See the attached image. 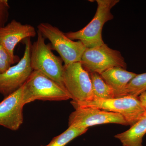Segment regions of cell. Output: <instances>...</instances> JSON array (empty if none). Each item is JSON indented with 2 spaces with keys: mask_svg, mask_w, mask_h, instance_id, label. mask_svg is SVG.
Here are the masks:
<instances>
[{
  "mask_svg": "<svg viewBox=\"0 0 146 146\" xmlns=\"http://www.w3.org/2000/svg\"><path fill=\"white\" fill-rule=\"evenodd\" d=\"M9 9L7 0H0V29L5 26L8 20Z\"/></svg>",
  "mask_w": 146,
  "mask_h": 146,
  "instance_id": "cell-18",
  "label": "cell"
},
{
  "mask_svg": "<svg viewBox=\"0 0 146 146\" xmlns=\"http://www.w3.org/2000/svg\"><path fill=\"white\" fill-rule=\"evenodd\" d=\"M92 84L94 99H109L115 98L113 89L98 73H89Z\"/></svg>",
  "mask_w": 146,
  "mask_h": 146,
  "instance_id": "cell-14",
  "label": "cell"
},
{
  "mask_svg": "<svg viewBox=\"0 0 146 146\" xmlns=\"http://www.w3.org/2000/svg\"><path fill=\"white\" fill-rule=\"evenodd\" d=\"M88 128L69 127L65 131L54 137L50 142L45 146H65L76 137L86 133Z\"/></svg>",
  "mask_w": 146,
  "mask_h": 146,
  "instance_id": "cell-15",
  "label": "cell"
},
{
  "mask_svg": "<svg viewBox=\"0 0 146 146\" xmlns=\"http://www.w3.org/2000/svg\"><path fill=\"white\" fill-rule=\"evenodd\" d=\"M96 12L92 21L83 29L76 32L65 33L72 40L82 42L86 48H92L104 44L102 38V30L104 25L114 18L111 12L112 7L119 0H97Z\"/></svg>",
  "mask_w": 146,
  "mask_h": 146,
  "instance_id": "cell-2",
  "label": "cell"
},
{
  "mask_svg": "<svg viewBox=\"0 0 146 146\" xmlns=\"http://www.w3.org/2000/svg\"><path fill=\"white\" fill-rule=\"evenodd\" d=\"M138 98L141 102V104L146 111V91L141 94L138 96Z\"/></svg>",
  "mask_w": 146,
  "mask_h": 146,
  "instance_id": "cell-19",
  "label": "cell"
},
{
  "mask_svg": "<svg viewBox=\"0 0 146 146\" xmlns=\"http://www.w3.org/2000/svg\"><path fill=\"white\" fill-rule=\"evenodd\" d=\"M37 29L45 39L49 40L51 48L59 54L64 65L80 62L86 48L82 42L70 39L58 28L48 23L39 24Z\"/></svg>",
  "mask_w": 146,
  "mask_h": 146,
  "instance_id": "cell-5",
  "label": "cell"
},
{
  "mask_svg": "<svg viewBox=\"0 0 146 146\" xmlns=\"http://www.w3.org/2000/svg\"><path fill=\"white\" fill-rule=\"evenodd\" d=\"M68 119V126L88 128L89 127L107 123L129 125L122 115L103 110L91 107L75 108Z\"/></svg>",
  "mask_w": 146,
  "mask_h": 146,
  "instance_id": "cell-9",
  "label": "cell"
},
{
  "mask_svg": "<svg viewBox=\"0 0 146 146\" xmlns=\"http://www.w3.org/2000/svg\"><path fill=\"white\" fill-rule=\"evenodd\" d=\"M63 79L73 101L82 103L94 100L90 75L80 62L64 65Z\"/></svg>",
  "mask_w": 146,
  "mask_h": 146,
  "instance_id": "cell-6",
  "label": "cell"
},
{
  "mask_svg": "<svg viewBox=\"0 0 146 146\" xmlns=\"http://www.w3.org/2000/svg\"><path fill=\"white\" fill-rule=\"evenodd\" d=\"M15 64L7 51L0 44V74L5 72Z\"/></svg>",
  "mask_w": 146,
  "mask_h": 146,
  "instance_id": "cell-17",
  "label": "cell"
},
{
  "mask_svg": "<svg viewBox=\"0 0 146 146\" xmlns=\"http://www.w3.org/2000/svg\"><path fill=\"white\" fill-rule=\"evenodd\" d=\"M24 106L22 86L0 102V125L11 130H18L23 123Z\"/></svg>",
  "mask_w": 146,
  "mask_h": 146,
  "instance_id": "cell-11",
  "label": "cell"
},
{
  "mask_svg": "<svg viewBox=\"0 0 146 146\" xmlns=\"http://www.w3.org/2000/svg\"><path fill=\"white\" fill-rule=\"evenodd\" d=\"M146 133V111L130 128L115 136L123 146H143V139Z\"/></svg>",
  "mask_w": 146,
  "mask_h": 146,
  "instance_id": "cell-13",
  "label": "cell"
},
{
  "mask_svg": "<svg viewBox=\"0 0 146 146\" xmlns=\"http://www.w3.org/2000/svg\"><path fill=\"white\" fill-rule=\"evenodd\" d=\"M25 44L24 55L19 62L0 74V94L5 97L21 88L33 71L31 64V38L25 39Z\"/></svg>",
  "mask_w": 146,
  "mask_h": 146,
  "instance_id": "cell-8",
  "label": "cell"
},
{
  "mask_svg": "<svg viewBox=\"0 0 146 146\" xmlns=\"http://www.w3.org/2000/svg\"><path fill=\"white\" fill-rule=\"evenodd\" d=\"M24 105L35 100L61 101L71 98L65 87L41 72L33 71L22 86Z\"/></svg>",
  "mask_w": 146,
  "mask_h": 146,
  "instance_id": "cell-1",
  "label": "cell"
},
{
  "mask_svg": "<svg viewBox=\"0 0 146 146\" xmlns=\"http://www.w3.org/2000/svg\"><path fill=\"white\" fill-rule=\"evenodd\" d=\"M80 63L88 73L101 74L110 68L120 67L126 69L127 64L120 52L110 48L105 44L86 48Z\"/></svg>",
  "mask_w": 146,
  "mask_h": 146,
  "instance_id": "cell-7",
  "label": "cell"
},
{
  "mask_svg": "<svg viewBox=\"0 0 146 146\" xmlns=\"http://www.w3.org/2000/svg\"><path fill=\"white\" fill-rule=\"evenodd\" d=\"M146 91V72L137 74L127 84L126 91L128 95L138 97Z\"/></svg>",
  "mask_w": 146,
  "mask_h": 146,
  "instance_id": "cell-16",
  "label": "cell"
},
{
  "mask_svg": "<svg viewBox=\"0 0 146 146\" xmlns=\"http://www.w3.org/2000/svg\"><path fill=\"white\" fill-rule=\"evenodd\" d=\"M136 75V73L128 72L123 68L114 67L102 73L100 75L113 89L115 98H119L127 96V86Z\"/></svg>",
  "mask_w": 146,
  "mask_h": 146,
  "instance_id": "cell-12",
  "label": "cell"
},
{
  "mask_svg": "<svg viewBox=\"0 0 146 146\" xmlns=\"http://www.w3.org/2000/svg\"><path fill=\"white\" fill-rule=\"evenodd\" d=\"M37 39L32 44L31 64L33 71L43 73L62 86L64 65L63 60L51 51V48L45 43V38L37 31Z\"/></svg>",
  "mask_w": 146,
  "mask_h": 146,
  "instance_id": "cell-3",
  "label": "cell"
},
{
  "mask_svg": "<svg viewBox=\"0 0 146 146\" xmlns=\"http://www.w3.org/2000/svg\"><path fill=\"white\" fill-rule=\"evenodd\" d=\"M71 104L74 108H94L121 114L130 126L135 124L146 111L138 97L130 95L109 99H94L82 103L72 101Z\"/></svg>",
  "mask_w": 146,
  "mask_h": 146,
  "instance_id": "cell-4",
  "label": "cell"
},
{
  "mask_svg": "<svg viewBox=\"0 0 146 146\" xmlns=\"http://www.w3.org/2000/svg\"><path fill=\"white\" fill-rule=\"evenodd\" d=\"M37 34L34 27L29 24H22L15 20L0 29V44L4 48L14 63L20 60L14 54L16 45L23 40L34 37Z\"/></svg>",
  "mask_w": 146,
  "mask_h": 146,
  "instance_id": "cell-10",
  "label": "cell"
}]
</instances>
